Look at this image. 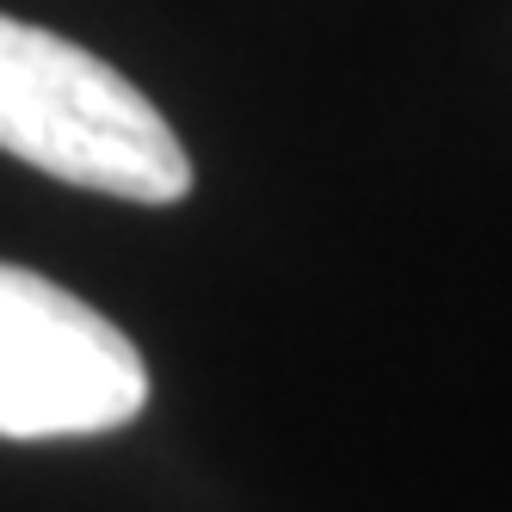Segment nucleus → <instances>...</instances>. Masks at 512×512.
Masks as SVG:
<instances>
[{"label": "nucleus", "instance_id": "f03ea898", "mask_svg": "<svg viewBox=\"0 0 512 512\" xmlns=\"http://www.w3.org/2000/svg\"><path fill=\"white\" fill-rule=\"evenodd\" d=\"M149 401L142 352L75 290L0 266V438L118 432Z\"/></svg>", "mask_w": 512, "mask_h": 512}, {"label": "nucleus", "instance_id": "f257e3e1", "mask_svg": "<svg viewBox=\"0 0 512 512\" xmlns=\"http://www.w3.org/2000/svg\"><path fill=\"white\" fill-rule=\"evenodd\" d=\"M0 149L62 186L130 204H179L192 192V161L173 124L112 62L7 13H0Z\"/></svg>", "mask_w": 512, "mask_h": 512}]
</instances>
